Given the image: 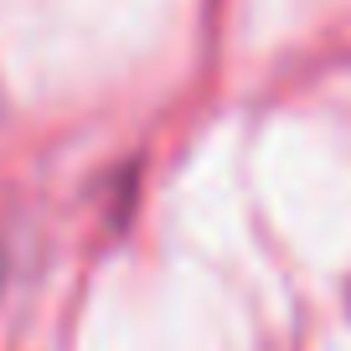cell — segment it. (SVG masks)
<instances>
[{"label": "cell", "mask_w": 351, "mask_h": 351, "mask_svg": "<svg viewBox=\"0 0 351 351\" xmlns=\"http://www.w3.org/2000/svg\"><path fill=\"white\" fill-rule=\"evenodd\" d=\"M0 109H5V99H0Z\"/></svg>", "instance_id": "cell-3"}, {"label": "cell", "mask_w": 351, "mask_h": 351, "mask_svg": "<svg viewBox=\"0 0 351 351\" xmlns=\"http://www.w3.org/2000/svg\"><path fill=\"white\" fill-rule=\"evenodd\" d=\"M346 300H351V279H346Z\"/></svg>", "instance_id": "cell-2"}, {"label": "cell", "mask_w": 351, "mask_h": 351, "mask_svg": "<svg viewBox=\"0 0 351 351\" xmlns=\"http://www.w3.org/2000/svg\"><path fill=\"white\" fill-rule=\"evenodd\" d=\"M0 289H5V253H0Z\"/></svg>", "instance_id": "cell-1"}]
</instances>
